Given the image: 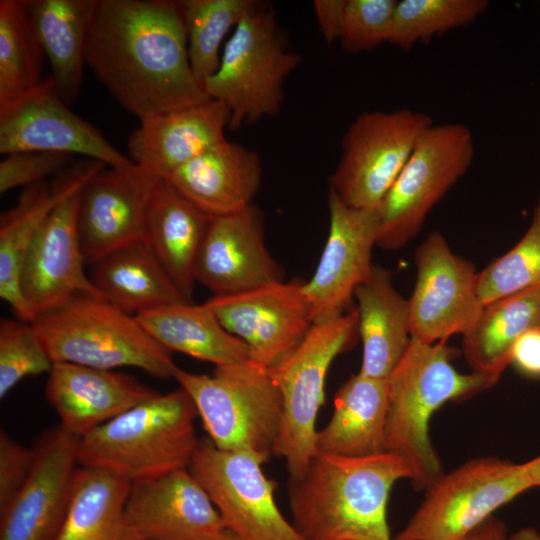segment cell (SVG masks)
<instances>
[{"label": "cell", "instance_id": "10", "mask_svg": "<svg viewBox=\"0 0 540 540\" xmlns=\"http://www.w3.org/2000/svg\"><path fill=\"white\" fill-rule=\"evenodd\" d=\"M534 488L526 464L494 456L444 473L393 540H462L502 506Z\"/></svg>", "mask_w": 540, "mask_h": 540}, {"label": "cell", "instance_id": "15", "mask_svg": "<svg viewBox=\"0 0 540 540\" xmlns=\"http://www.w3.org/2000/svg\"><path fill=\"white\" fill-rule=\"evenodd\" d=\"M304 284L276 281L212 296L205 303L223 327L248 346L251 359L269 369L293 351L313 325Z\"/></svg>", "mask_w": 540, "mask_h": 540}, {"label": "cell", "instance_id": "11", "mask_svg": "<svg viewBox=\"0 0 540 540\" xmlns=\"http://www.w3.org/2000/svg\"><path fill=\"white\" fill-rule=\"evenodd\" d=\"M433 124L430 115L408 108L359 114L342 138L330 189L351 207L378 210L419 138Z\"/></svg>", "mask_w": 540, "mask_h": 540}, {"label": "cell", "instance_id": "8", "mask_svg": "<svg viewBox=\"0 0 540 540\" xmlns=\"http://www.w3.org/2000/svg\"><path fill=\"white\" fill-rule=\"evenodd\" d=\"M357 334L356 310L315 323L293 351L268 369L283 403L274 455L285 461L289 480L300 478L317 453L316 421L328 370L339 354L352 347Z\"/></svg>", "mask_w": 540, "mask_h": 540}, {"label": "cell", "instance_id": "5", "mask_svg": "<svg viewBox=\"0 0 540 540\" xmlns=\"http://www.w3.org/2000/svg\"><path fill=\"white\" fill-rule=\"evenodd\" d=\"M53 362L100 369L134 367L159 379L173 378L171 352L140 323L103 297L79 293L32 322Z\"/></svg>", "mask_w": 540, "mask_h": 540}, {"label": "cell", "instance_id": "16", "mask_svg": "<svg viewBox=\"0 0 540 540\" xmlns=\"http://www.w3.org/2000/svg\"><path fill=\"white\" fill-rule=\"evenodd\" d=\"M79 442L60 424L38 437L25 483L0 511V540H55L72 497Z\"/></svg>", "mask_w": 540, "mask_h": 540}, {"label": "cell", "instance_id": "19", "mask_svg": "<svg viewBox=\"0 0 540 540\" xmlns=\"http://www.w3.org/2000/svg\"><path fill=\"white\" fill-rule=\"evenodd\" d=\"M82 188L54 208L25 257L21 292L32 321L79 293L104 298L84 271L86 262L78 232Z\"/></svg>", "mask_w": 540, "mask_h": 540}, {"label": "cell", "instance_id": "7", "mask_svg": "<svg viewBox=\"0 0 540 540\" xmlns=\"http://www.w3.org/2000/svg\"><path fill=\"white\" fill-rule=\"evenodd\" d=\"M301 61L280 30L273 9L259 2L234 28L220 66L204 90L227 105L229 128L236 130L279 114L285 79Z\"/></svg>", "mask_w": 540, "mask_h": 540}, {"label": "cell", "instance_id": "22", "mask_svg": "<svg viewBox=\"0 0 540 540\" xmlns=\"http://www.w3.org/2000/svg\"><path fill=\"white\" fill-rule=\"evenodd\" d=\"M106 164L87 159L56 176L25 188L14 207L0 217V296L19 320L32 322L21 292V273L38 231L66 197L80 190Z\"/></svg>", "mask_w": 540, "mask_h": 540}, {"label": "cell", "instance_id": "2", "mask_svg": "<svg viewBox=\"0 0 540 540\" xmlns=\"http://www.w3.org/2000/svg\"><path fill=\"white\" fill-rule=\"evenodd\" d=\"M401 479H410L409 469L390 453H316L304 474L289 480L290 521L304 540H393L387 505Z\"/></svg>", "mask_w": 540, "mask_h": 540}, {"label": "cell", "instance_id": "37", "mask_svg": "<svg viewBox=\"0 0 540 540\" xmlns=\"http://www.w3.org/2000/svg\"><path fill=\"white\" fill-rule=\"evenodd\" d=\"M540 286V197L522 238L504 255L478 272L483 305Z\"/></svg>", "mask_w": 540, "mask_h": 540}, {"label": "cell", "instance_id": "6", "mask_svg": "<svg viewBox=\"0 0 540 540\" xmlns=\"http://www.w3.org/2000/svg\"><path fill=\"white\" fill-rule=\"evenodd\" d=\"M173 379L191 398L209 440L219 449L247 452L265 463L274 455L283 403L268 369L252 359L198 374L176 367Z\"/></svg>", "mask_w": 540, "mask_h": 540}, {"label": "cell", "instance_id": "33", "mask_svg": "<svg viewBox=\"0 0 540 540\" xmlns=\"http://www.w3.org/2000/svg\"><path fill=\"white\" fill-rule=\"evenodd\" d=\"M540 327V286L484 305L472 330L463 335L462 352L472 371L500 378L510 365L514 344Z\"/></svg>", "mask_w": 540, "mask_h": 540}, {"label": "cell", "instance_id": "3", "mask_svg": "<svg viewBox=\"0 0 540 540\" xmlns=\"http://www.w3.org/2000/svg\"><path fill=\"white\" fill-rule=\"evenodd\" d=\"M458 355L446 342L430 344L411 337L387 378L384 452L405 463L417 490H427L444 474L429 435L433 414L445 403L471 398L499 380L474 371H457L452 360Z\"/></svg>", "mask_w": 540, "mask_h": 540}, {"label": "cell", "instance_id": "36", "mask_svg": "<svg viewBox=\"0 0 540 540\" xmlns=\"http://www.w3.org/2000/svg\"><path fill=\"white\" fill-rule=\"evenodd\" d=\"M489 6L486 0H402L395 7L387 43L408 51L473 23Z\"/></svg>", "mask_w": 540, "mask_h": 540}, {"label": "cell", "instance_id": "35", "mask_svg": "<svg viewBox=\"0 0 540 540\" xmlns=\"http://www.w3.org/2000/svg\"><path fill=\"white\" fill-rule=\"evenodd\" d=\"M192 72L204 88L218 70L220 46L227 33L259 3L255 0L178 1Z\"/></svg>", "mask_w": 540, "mask_h": 540}, {"label": "cell", "instance_id": "31", "mask_svg": "<svg viewBox=\"0 0 540 540\" xmlns=\"http://www.w3.org/2000/svg\"><path fill=\"white\" fill-rule=\"evenodd\" d=\"M92 268L91 280L104 298L133 315L192 302L143 241L107 255Z\"/></svg>", "mask_w": 540, "mask_h": 540}, {"label": "cell", "instance_id": "44", "mask_svg": "<svg viewBox=\"0 0 540 540\" xmlns=\"http://www.w3.org/2000/svg\"><path fill=\"white\" fill-rule=\"evenodd\" d=\"M508 537L505 523L494 515L462 540H508Z\"/></svg>", "mask_w": 540, "mask_h": 540}, {"label": "cell", "instance_id": "28", "mask_svg": "<svg viewBox=\"0 0 540 540\" xmlns=\"http://www.w3.org/2000/svg\"><path fill=\"white\" fill-rule=\"evenodd\" d=\"M387 379L358 372L338 389L330 420L316 435V451L344 457L384 452Z\"/></svg>", "mask_w": 540, "mask_h": 540}, {"label": "cell", "instance_id": "38", "mask_svg": "<svg viewBox=\"0 0 540 540\" xmlns=\"http://www.w3.org/2000/svg\"><path fill=\"white\" fill-rule=\"evenodd\" d=\"M54 362L31 322L3 318L0 322V398L22 380L49 373Z\"/></svg>", "mask_w": 540, "mask_h": 540}, {"label": "cell", "instance_id": "47", "mask_svg": "<svg viewBox=\"0 0 540 540\" xmlns=\"http://www.w3.org/2000/svg\"><path fill=\"white\" fill-rule=\"evenodd\" d=\"M202 540H241V539L230 530L224 529L220 533L214 536L202 539Z\"/></svg>", "mask_w": 540, "mask_h": 540}, {"label": "cell", "instance_id": "45", "mask_svg": "<svg viewBox=\"0 0 540 540\" xmlns=\"http://www.w3.org/2000/svg\"><path fill=\"white\" fill-rule=\"evenodd\" d=\"M525 464L533 487H540V455L526 461Z\"/></svg>", "mask_w": 540, "mask_h": 540}, {"label": "cell", "instance_id": "29", "mask_svg": "<svg viewBox=\"0 0 540 540\" xmlns=\"http://www.w3.org/2000/svg\"><path fill=\"white\" fill-rule=\"evenodd\" d=\"M98 0H29L35 35L47 58L59 96L73 103L81 90L84 49Z\"/></svg>", "mask_w": 540, "mask_h": 540}, {"label": "cell", "instance_id": "43", "mask_svg": "<svg viewBox=\"0 0 540 540\" xmlns=\"http://www.w3.org/2000/svg\"><path fill=\"white\" fill-rule=\"evenodd\" d=\"M346 0H315L313 9L319 30L328 45L340 39Z\"/></svg>", "mask_w": 540, "mask_h": 540}, {"label": "cell", "instance_id": "1", "mask_svg": "<svg viewBox=\"0 0 540 540\" xmlns=\"http://www.w3.org/2000/svg\"><path fill=\"white\" fill-rule=\"evenodd\" d=\"M84 61L139 121L210 99L190 66L178 1L98 0Z\"/></svg>", "mask_w": 540, "mask_h": 540}, {"label": "cell", "instance_id": "34", "mask_svg": "<svg viewBox=\"0 0 540 540\" xmlns=\"http://www.w3.org/2000/svg\"><path fill=\"white\" fill-rule=\"evenodd\" d=\"M45 54L29 15V0L0 1V108L43 81Z\"/></svg>", "mask_w": 540, "mask_h": 540}, {"label": "cell", "instance_id": "9", "mask_svg": "<svg viewBox=\"0 0 540 540\" xmlns=\"http://www.w3.org/2000/svg\"><path fill=\"white\" fill-rule=\"evenodd\" d=\"M474 157L473 134L465 124L434 123L426 129L378 208L377 246L397 250L417 236Z\"/></svg>", "mask_w": 540, "mask_h": 540}, {"label": "cell", "instance_id": "23", "mask_svg": "<svg viewBox=\"0 0 540 540\" xmlns=\"http://www.w3.org/2000/svg\"><path fill=\"white\" fill-rule=\"evenodd\" d=\"M158 392L114 370L54 362L45 385L60 425L82 437Z\"/></svg>", "mask_w": 540, "mask_h": 540}, {"label": "cell", "instance_id": "14", "mask_svg": "<svg viewBox=\"0 0 540 540\" xmlns=\"http://www.w3.org/2000/svg\"><path fill=\"white\" fill-rule=\"evenodd\" d=\"M51 152L81 155L122 168L135 164L59 96L52 79L0 108V153Z\"/></svg>", "mask_w": 540, "mask_h": 540}, {"label": "cell", "instance_id": "32", "mask_svg": "<svg viewBox=\"0 0 540 540\" xmlns=\"http://www.w3.org/2000/svg\"><path fill=\"white\" fill-rule=\"evenodd\" d=\"M131 482L83 467L74 474L72 497L55 540H143L125 516Z\"/></svg>", "mask_w": 540, "mask_h": 540}, {"label": "cell", "instance_id": "40", "mask_svg": "<svg viewBox=\"0 0 540 540\" xmlns=\"http://www.w3.org/2000/svg\"><path fill=\"white\" fill-rule=\"evenodd\" d=\"M72 155L51 152H15L0 162V193L29 187L59 175L70 167Z\"/></svg>", "mask_w": 540, "mask_h": 540}, {"label": "cell", "instance_id": "46", "mask_svg": "<svg viewBox=\"0 0 540 540\" xmlns=\"http://www.w3.org/2000/svg\"><path fill=\"white\" fill-rule=\"evenodd\" d=\"M508 540H540V533L534 528L526 527L514 532Z\"/></svg>", "mask_w": 540, "mask_h": 540}, {"label": "cell", "instance_id": "18", "mask_svg": "<svg viewBox=\"0 0 540 540\" xmlns=\"http://www.w3.org/2000/svg\"><path fill=\"white\" fill-rule=\"evenodd\" d=\"M157 177L136 164L105 167L80 193L78 232L86 264L143 241L146 214Z\"/></svg>", "mask_w": 540, "mask_h": 540}, {"label": "cell", "instance_id": "24", "mask_svg": "<svg viewBox=\"0 0 540 540\" xmlns=\"http://www.w3.org/2000/svg\"><path fill=\"white\" fill-rule=\"evenodd\" d=\"M229 122L227 105L212 98L140 120L128 140L129 158L149 175L164 179L226 140Z\"/></svg>", "mask_w": 540, "mask_h": 540}, {"label": "cell", "instance_id": "4", "mask_svg": "<svg viewBox=\"0 0 540 540\" xmlns=\"http://www.w3.org/2000/svg\"><path fill=\"white\" fill-rule=\"evenodd\" d=\"M197 416L181 387L158 393L82 436L78 464L131 483L188 468L200 441Z\"/></svg>", "mask_w": 540, "mask_h": 540}, {"label": "cell", "instance_id": "20", "mask_svg": "<svg viewBox=\"0 0 540 540\" xmlns=\"http://www.w3.org/2000/svg\"><path fill=\"white\" fill-rule=\"evenodd\" d=\"M282 276L266 247L262 215L255 206L211 218L197 254L195 282L213 296H223L283 281Z\"/></svg>", "mask_w": 540, "mask_h": 540}, {"label": "cell", "instance_id": "42", "mask_svg": "<svg viewBox=\"0 0 540 540\" xmlns=\"http://www.w3.org/2000/svg\"><path fill=\"white\" fill-rule=\"evenodd\" d=\"M510 365L530 378H540V327L525 332L511 351Z\"/></svg>", "mask_w": 540, "mask_h": 540}, {"label": "cell", "instance_id": "21", "mask_svg": "<svg viewBox=\"0 0 540 540\" xmlns=\"http://www.w3.org/2000/svg\"><path fill=\"white\" fill-rule=\"evenodd\" d=\"M125 516L143 540H202L226 529L188 468L132 482Z\"/></svg>", "mask_w": 540, "mask_h": 540}, {"label": "cell", "instance_id": "27", "mask_svg": "<svg viewBox=\"0 0 540 540\" xmlns=\"http://www.w3.org/2000/svg\"><path fill=\"white\" fill-rule=\"evenodd\" d=\"M354 298L363 351L359 372L387 379L412 337L409 299L395 289L392 273L380 265H374L370 278L356 289Z\"/></svg>", "mask_w": 540, "mask_h": 540}, {"label": "cell", "instance_id": "25", "mask_svg": "<svg viewBox=\"0 0 540 540\" xmlns=\"http://www.w3.org/2000/svg\"><path fill=\"white\" fill-rule=\"evenodd\" d=\"M164 179L208 216L230 215L253 205L262 181L261 158L226 139Z\"/></svg>", "mask_w": 540, "mask_h": 540}, {"label": "cell", "instance_id": "30", "mask_svg": "<svg viewBox=\"0 0 540 540\" xmlns=\"http://www.w3.org/2000/svg\"><path fill=\"white\" fill-rule=\"evenodd\" d=\"M136 316L171 353H182L215 367L234 366L251 359L248 346L223 327L205 302L172 304Z\"/></svg>", "mask_w": 540, "mask_h": 540}, {"label": "cell", "instance_id": "13", "mask_svg": "<svg viewBox=\"0 0 540 540\" xmlns=\"http://www.w3.org/2000/svg\"><path fill=\"white\" fill-rule=\"evenodd\" d=\"M414 264L416 281L409 298L412 337L433 344L472 330L484 307L474 264L453 253L436 231L417 247Z\"/></svg>", "mask_w": 540, "mask_h": 540}, {"label": "cell", "instance_id": "26", "mask_svg": "<svg viewBox=\"0 0 540 540\" xmlns=\"http://www.w3.org/2000/svg\"><path fill=\"white\" fill-rule=\"evenodd\" d=\"M211 218L165 179L156 180L146 214L143 242L189 300L196 283L197 254Z\"/></svg>", "mask_w": 540, "mask_h": 540}, {"label": "cell", "instance_id": "12", "mask_svg": "<svg viewBox=\"0 0 540 540\" xmlns=\"http://www.w3.org/2000/svg\"><path fill=\"white\" fill-rule=\"evenodd\" d=\"M263 459L247 452L225 451L199 441L188 465L218 510L226 529L241 540H304L281 513L276 483L263 472Z\"/></svg>", "mask_w": 540, "mask_h": 540}, {"label": "cell", "instance_id": "39", "mask_svg": "<svg viewBox=\"0 0 540 540\" xmlns=\"http://www.w3.org/2000/svg\"><path fill=\"white\" fill-rule=\"evenodd\" d=\"M396 0H346L340 36L347 53L373 50L387 43Z\"/></svg>", "mask_w": 540, "mask_h": 540}, {"label": "cell", "instance_id": "17", "mask_svg": "<svg viewBox=\"0 0 540 540\" xmlns=\"http://www.w3.org/2000/svg\"><path fill=\"white\" fill-rule=\"evenodd\" d=\"M329 233L312 278L304 284L312 323L347 312L356 289L372 274L379 212L345 204L329 189Z\"/></svg>", "mask_w": 540, "mask_h": 540}, {"label": "cell", "instance_id": "41", "mask_svg": "<svg viewBox=\"0 0 540 540\" xmlns=\"http://www.w3.org/2000/svg\"><path fill=\"white\" fill-rule=\"evenodd\" d=\"M34 449L0 431V511L17 495L33 464Z\"/></svg>", "mask_w": 540, "mask_h": 540}]
</instances>
